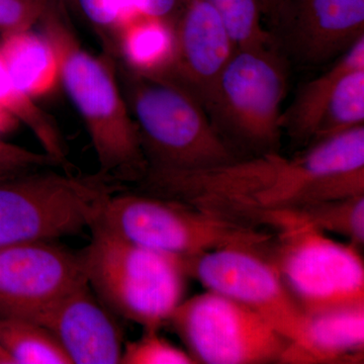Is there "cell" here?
<instances>
[{
	"mask_svg": "<svg viewBox=\"0 0 364 364\" xmlns=\"http://www.w3.org/2000/svg\"><path fill=\"white\" fill-rule=\"evenodd\" d=\"M287 87V58L279 48L236 49L205 109L242 158L279 152Z\"/></svg>",
	"mask_w": 364,
	"mask_h": 364,
	"instance_id": "52a82bcc",
	"label": "cell"
},
{
	"mask_svg": "<svg viewBox=\"0 0 364 364\" xmlns=\"http://www.w3.org/2000/svg\"><path fill=\"white\" fill-rule=\"evenodd\" d=\"M263 16L279 33L287 23L289 13V0H259ZM275 36V35H274Z\"/></svg>",
	"mask_w": 364,
	"mask_h": 364,
	"instance_id": "83f0119b",
	"label": "cell"
},
{
	"mask_svg": "<svg viewBox=\"0 0 364 364\" xmlns=\"http://www.w3.org/2000/svg\"><path fill=\"white\" fill-rule=\"evenodd\" d=\"M364 126V36L303 86L282 114V130L296 145Z\"/></svg>",
	"mask_w": 364,
	"mask_h": 364,
	"instance_id": "8fae6325",
	"label": "cell"
},
{
	"mask_svg": "<svg viewBox=\"0 0 364 364\" xmlns=\"http://www.w3.org/2000/svg\"><path fill=\"white\" fill-rule=\"evenodd\" d=\"M117 70L140 135L146 171H195L242 158L186 88L165 76L138 73L123 64L117 63Z\"/></svg>",
	"mask_w": 364,
	"mask_h": 364,
	"instance_id": "3957f363",
	"label": "cell"
},
{
	"mask_svg": "<svg viewBox=\"0 0 364 364\" xmlns=\"http://www.w3.org/2000/svg\"><path fill=\"white\" fill-rule=\"evenodd\" d=\"M176 53L162 76L203 105L236 50L220 14L205 0H183L173 21Z\"/></svg>",
	"mask_w": 364,
	"mask_h": 364,
	"instance_id": "5bb4252c",
	"label": "cell"
},
{
	"mask_svg": "<svg viewBox=\"0 0 364 364\" xmlns=\"http://www.w3.org/2000/svg\"><path fill=\"white\" fill-rule=\"evenodd\" d=\"M48 2H60V4H65L67 0H47Z\"/></svg>",
	"mask_w": 364,
	"mask_h": 364,
	"instance_id": "f546056e",
	"label": "cell"
},
{
	"mask_svg": "<svg viewBox=\"0 0 364 364\" xmlns=\"http://www.w3.org/2000/svg\"><path fill=\"white\" fill-rule=\"evenodd\" d=\"M114 316L85 282L36 323L57 339L71 364H117L121 363L124 341Z\"/></svg>",
	"mask_w": 364,
	"mask_h": 364,
	"instance_id": "9a60e30c",
	"label": "cell"
},
{
	"mask_svg": "<svg viewBox=\"0 0 364 364\" xmlns=\"http://www.w3.org/2000/svg\"><path fill=\"white\" fill-rule=\"evenodd\" d=\"M160 330H144L142 336L124 344L123 364H196L186 349L160 334Z\"/></svg>",
	"mask_w": 364,
	"mask_h": 364,
	"instance_id": "cb8c5ba5",
	"label": "cell"
},
{
	"mask_svg": "<svg viewBox=\"0 0 364 364\" xmlns=\"http://www.w3.org/2000/svg\"><path fill=\"white\" fill-rule=\"evenodd\" d=\"M0 105L11 112L21 124L28 127L42 147L43 152L58 161L65 169H74L68 160L63 135L53 117L47 114L35 100L16 90L9 78L0 57Z\"/></svg>",
	"mask_w": 364,
	"mask_h": 364,
	"instance_id": "d6986e66",
	"label": "cell"
},
{
	"mask_svg": "<svg viewBox=\"0 0 364 364\" xmlns=\"http://www.w3.org/2000/svg\"><path fill=\"white\" fill-rule=\"evenodd\" d=\"M308 224L325 233L344 237L356 247L364 243V195L329 200L306 210Z\"/></svg>",
	"mask_w": 364,
	"mask_h": 364,
	"instance_id": "7402d4cb",
	"label": "cell"
},
{
	"mask_svg": "<svg viewBox=\"0 0 364 364\" xmlns=\"http://www.w3.org/2000/svg\"><path fill=\"white\" fill-rule=\"evenodd\" d=\"M143 188L235 224L277 233L304 222L314 205L364 195V126L293 157L272 152L208 169L151 171Z\"/></svg>",
	"mask_w": 364,
	"mask_h": 364,
	"instance_id": "6da1fadb",
	"label": "cell"
},
{
	"mask_svg": "<svg viewBox=\"0 0 364 364\" xmlns=\"http://www.w3.org/2000/svg\"><path fill=\"white\" fill-rule=\"evenodd\" d=\"M86 20L97 33L105 54L117 59V38L122 28L140 11L132 0H76Z\"/></svg>",
	"mask_w": 364,
	"mask_h": 364,
	"instance_id": "603a6c76",
	"label": "cell"
},
{
	"mask_svg": "<svg viewBox=\"0 0 364 364\" xmlns=\"http://www.w3.org/2000/svg\"><path fill=\"white\" fill-rule=\"evenodd\" d=\"M82 251L88 284L116 316L160 330L184 299L189 279L183 259L119 238L92 226Z\"/></svg>",
	"mask_w": 364,
	"mask_h": 364,
	"instance_id": "277c9868",
	"label": "cell"
},
{
	"mask_svg": "<svg viewBox=\"0 0 364 364\" xmlns=\"http://www.w3.org/2000/svg\"><path fill=\"white\" fill-rule=\"evenodd\" d=\"M87 282L82 253L55 241L0 249V318H38Z\"/></svg>",
	"mask_w": 364,
	"mask_h": 364,
	"instance_id": "7c38bea8",
	"label": "cell"
},
{
	"mask_svg": "<svg viewBox=\"0 0 364 364\" xmlns=\"http://www.w3.org/2000/svg\"><path fill=\"white\" fill-rule=\"evenodd\" d=\"M0 57L16 90L33 100L51 92L60 81L55 48L32 28L1 33Z\"/></svg>",
	"mask_w": 364,
	"mask_h": 364,
	"instance_id": "e0dca14e",
	"label": "cell"
},
{
	"mask_svg": "<svg viewBox=\"0 0 364 364\" xmlns=\"http://www.w3.org/2000/svg\"><path fill=\"white\" fill-rule=\"evenodd\" d=\"M364 304L306 314L301 337L289 342L280 363H363Z\"/></svg>",
	"mask_w": 364,
	"mask_h": 364,
	"instance_id": "2e32d148",
	"label": "cell"
},
{
	"mask_svg": "<svg viewBox=\"0 0 364 364\" xmlns=\"http://www.w3.org/2000/svg\"><path fill=\"white\" fill-rule=\"evenodd\" d=\"M176 53L173 25L140 14L122 28L117 38V59L138 73L163 75Z\"/></svg>",
	"mask_w": 364,
	"mask_h": 364,
	"instance_id": "ac0fdd59",
	"label": "cell"
},
{
	"mask_svg": "<svg viewBox=\"0 0 364 364\" xmlns=\"http://www.w3.org/2000/svg\"><path fill=\"white\" fill-rule=\"evenodd\" d=\"M64 9V4L50 2L39 23L58 56L60 81L87 129L97 172L123 184L136 183L147 162L117 76V59L86 51Z\"/></svg>",
	"mask_w": 364,
	"mask_h": 364,
	"instance_id": "7a4b0ae2",
	"label": "cell"
},
{
	"mask_svg": "<svg viewBox=\"0 0 364 364\" xmlns=\"http://www.w3.org/2000/svg\"><path fill=\"white\" fill-rule=\"evenodd\" d=\"M189 279L257 313L289 342L301 337L306 314L267 256L252 249L224 247L184 259Z\"/></svg>",
	"mask_w": 364,
	"mask_h": 364,
	"instance_id": "30bf717a",
	"label": "cell"
},
{
	"mask_svg": "<svg viewBox=\"0 0 364 364\" xmlns=\"http://www.w3.org/2000/svg\"><path fill=\"white\" fill-rule=\"evenodd\" d=\"M93 226L183 260L224 247L267 255L274 238L272 232L235 224L178 200L124 189L107 198Z\"/></svg>",
	"mask_w": 364,
	"mask_h": 364,
	"instance_id": "8992f818",
	"label": "cell"
},
{
	"mask_svg": "<svg viewBox=\"0 0 364 364\" xmlns=\"http://www.w3.org/2000/svg\"><path fill=\"white\" fill-rule=\"evenodd\" d=\"M168 325L196 364L280 363L289 343L257 313L210 291L184 299Z\"/></svg>",
	"mask_w": 364,
	"mask_h": 364,
	"instance_id": "9c48e42d",
	"label": "cell"
},
{
	"mask_svg": "<svg viewBox=\"0 0 364 364\" xmlns=\"http://www.w3.org/2000/svg\"><path fill=\"white\" fill-rule=\"evenodd\" d=\"M121 182L95 172L44 168L0 179V249L90 230Z\"/></svg>",
	"mask_w": 364,
	"mask_h": 364,
	"instance_id": "5b68a950",
	"label": "cell"
},
{
	"mask_svg": "<svg viewBox=\"0 0 364 364\" xmlns=\"http://www.w3.org/2000/svg\"><path fill=\"white\" fill-rule=\"evenodd\" d=\"M44 168L65 169L45 152L26 149L0 136V179Z\"/></svg>",
	"mask_w": 364,
	"mask_h": 364,
	"instance_id": "d4e9b609",
	"label": "cell"
},
{
	"mask_svg": "<svg viewBox=\"0 0 364 364\" xmlns=\"http://www.w3.org/2000/svg\"><path fill=\"white\" fill-rule=\"evenodd\" d=\"M220 14L236 49L277 47L262 23L259 0H205Z\"/></svg>",
	"mask_w": 364,
	"mask_h": 364,
	"instance_id": "44dd1931",
	"label": "cell"
},
{
	"mask_svg": "<svg viewBox=\"0 0 364 364\" xmlns=\"http://www.w3.org/2000/svg\"><path fill=\"white\" fill-rule=\"evenodd\" d=\"M267 258L306 314L364 304L363 258L349 242L299 223L274 233Z\"/></svg>",
	"mask_w": 364,
	"mask_h": 364,
	"instance_id": "ba28073f",
	"label": "cell"
},
{
	"mask_svg": "<svg viewBox=\"0 0 364 364\" xmlns=\"http://www.w3.org/2000/svg\"><path fill=\"white\" fill-rule=\"evenodd\" d=\"M141 14L173 23L183 0H132Z\"/></svg>",
	"mask_w": 364,
	"mask_h": 364,
	"instance_id": "4316f807",
	"label": "cell"
},
{
	"mask_svg": "<svg viewBox=\"0 0 364 364\" xmlns=\"http://www.w3.org/2000/svg\"><path fill=\"white\" fill-rule=\"evenodd\" d=\"M21 124L18 119L0 105V136L14 130Z\"/></svg>",
	"mask_w": 364,
	"mask_h": 364,
	"instance_id": "f1b7e54d",
	"label": "cell"
},
{
	"mask_svg": "<svg viewBox=\"0 0 364 364\" xmlns=\"http://www.w3.org/2000/svg\"><path fill=\"white\" fill-rule=\"evenodd\" d=\"M49 4L47 0H0V33L32 28Z\"/></svg>",
	"mask_w": 364,
	"mask_h": 364,
	"instance_id": "484cf974",
	"label": "cell"
},
{
	"mask_svg": "<svg viewBox=\"0 0 364 364\" xmlns=\"http://www.w3.org/2000/svg\"><path fill=\"white\" fill-rule=\"evenodd\" d=\"M282 54L304 67L333 62L364 36V0H289Z\"/></svg>",
	"mask_w": 364,
	"mask_h": 364,
	"instance_id": "4fadbf2b",
	"label": "cell"
},
{
	"mask_svg": "<svg viewBox=\"0 0 364 364\" xmlns=\"http://www.w3.org/2000/svg\"><path fill=\"white\" fill-rule=\"evenodd\" d=\"M0 348L14 364H71L51 333L25 318H0Z\"/></svg>",
	"mask_w": 364,
	"mask_h": 364,
	"instance_id": "ffe728a7",
	"label": "cell"
}]
</instances>
